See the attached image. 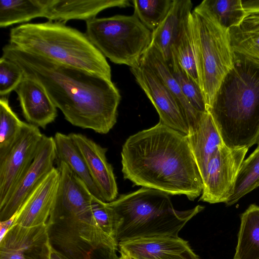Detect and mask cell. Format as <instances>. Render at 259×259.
<instances>
[{"mask_svg": "<svg viewBox=\"0 0 259 259\" xmlns=\"http://www.w3.org/2000/svg\"><path fill=\"white\" fill-rule=\"evenodd\" d=\"M259 186V145L244 160L240 167L232 195L225 204L230 206Z\"/></svg>", "mask_w": 259, "mask_h": 259, "instance_id": "83f0119b", "label": "cell"}, {"mask_svg": "<svg viewBox=\"0 0 259 259\" xmlns=\"http://www.w3.org/2000/svg\"><path fill=\"white\" fill-rule=\"evenodd\" d=\"M118 247L134 259H199L188 242L179 237L138 239L120 242Z\"/></svg>", "mask_w": 259, "mask_h": 259, "instance_id": "e0dca14e", "label": "cell"}, {"mask_svg": "<svg viewBox=\"0 0 259 259\" xmlns=\"http://www.w3.org/2000/svg\"><path fill=\"white\" fill-rule=\"evenodd\" d=\"M131 71L157 111L159 121L187 135L189 127L181 109L175 98L159 77L141 62L138 66L131 68Z\"/></svg>", "mask_w": 259, "mask_h": 259, "instance_id": "4fadbf2b", "label": "cell"}, {"mask_svg": "<svg viewBox=\"0 0 259 259\" xmlns=\"http://www.w3.org/2000/svg\"><path fill=\"white\" fill-rule=\"evenodd\" d=\"M24 74L15 63L2 56L0 59V96L7 97L19 85Z\"/></svg>", "mask_w": 259, "mask_h": 259, "instance_id": "d6a6232c", "label": "cell"}, {"mask_svg": "<svg viewBox=\"0 0 259 259\" xmlns=\"http://www.w3.org/2000/svg\"><path fill=\"white\" fill-rule=\"evenodd\" d=\"M207 111L226 146L259 145V60L235 53Z\"/></svg>", "mask_w": 259, "mask_h": 259, "instance_id": "3957f363", "label": "cell"}, {"mask_svg": "<svg viewBox=\"0 0 259 259\" xmlns=\"http://www.w3.org/2000/svg\"><path fill=\"white\" fill-rule=\"evenodd\" d=\"M2 50V57L43 87L73 125L106 134L116 123L121 96L112 80L9 44Z\"/></svg>", "mask_w": 259, "mask_h": 259, "instance_id": "6da1fadb", "label": "cell"}, {"mask_svg": "<svg viewBox=\"0 0 259 259\" xmlns=\"http://www.w3.org/2000/svg\"><path fill=\"white\" fill-rule=\"evenodd\" d=\"M69 135L82 154L103 201L110 202L115 200L118 188L113 168L106 158L107 149L81 134L71 133Z\"/></svg>", "mask_w": 259, "mask_h": 259, "instance_id": "9a60e30c", "label": "cell"}, {"mask_svg": "<svg viewBox=\"0 0 259 259\" xmlns=\"http://www.w3.org/2000/svg\"><path fill=\"white\" fill-rule=\"evenodd\" d=\"M200 4L227 30L238 25L247 16L242 0H204Z\"/></svg>", "mask_w": 259, "mask_h": 259, "instance_id": "f546056e", "label": "cell"}, {"mask_svg": "<svg viewBox=\"0 0 259 259\" xmlns=\"http://www.w3.org/2000/svg\"><path fill=\"white\" fill-rule=\"evenodd\" d=\"M59 184L49 223L54 220L73 219L94 222V195L84 182L64 162H58ZM47 225V226L48 225Z\"/></svg>", "mask_w": 259, "mask_h": 259, "instance_id": "8fae6325", "label": "cell"}, {"mask_svg": "<svg viewBox=\"0 0 259 259\" xmlns=\"http://www.w3.org/2000/svg\"><path fill=\"white\" fill-rule=\"evenodd\" d=\"M131 6L128 0H46L44 18L66 23L71 20L96 17L102 11L112 7Z\"/></svg>", "mask_w": 259, "mask_h": 259, "instance_id": "d6986e66", "label": "cell"}, {"mask_svg": "<svg viewBox=\"0 0 259 259\" xmlns=\"http://www.w3.org/2000/svg\"><path fill=\"white\" fill-rule=\"evenodd\" d=\"M191 19L199 85L207 111L223 79L233 66L235 52L228 30L200 4L192 11Z\"/></svg>", "mask_w": 259, "mask_h": 259, "instance_id": "8992f818", "label": "cell"}, {"mask_svg": "<svg viewBox=\"0 0 259 259\" xmlns=\"http://www.w3.org/2000/svg\"><path fill=\"white\" fill-rule=\"evenodd\" d=\"M48 227L13 225L0 241V259H50Z\"/></svg>", "mask_w": 259, "mask_h": 259, "instance_id": "5bb4252c", "label": "cell"}, {"mask_svg": "<svg viewBox=\"0 0 259 259\" xmlns=\"http://www.w3.org/2000/svg\"><path fill=\"white\" fill-rule=\"evenodd\" d=\"M60 174L54 167L27 198L17 213L13 225L34 227L48 224L59 184Z\"/></svg>", "mask_w": 259, "mask_h": 259, "instance_id": "2e32d148", "label": "cell"}, {"mask_svg": "<svg viewBox=\"0 0 259 259\" xmlns=\"http://www.w3.org/2000/svg\"><path fill=\"white\" fill-rule=\"evenodd\" d=\"M247 147H221L208 162L202 179L203 188L199 200L211 204L226 203L232 195Z\"/></svg>", "mask_w": 259, "mask_h": 259, "instance_id": "9c48e42d", "label": "cell"}, {"mask_svg": "<svg viewBox=\"0 0 259 259\" xmlns=\"http://www.w3.org/2000/svg\"><path fill=\"white\" fill-rule=\"evenodd\" d=\"M228 33L235 53L259 60V14L246 16Z\"/></svg>", "mask_w": 259, "mask_h": 259, "instance_id": "d4e9b609", "label": "cell"}, {"mask_svg": "<svg viewBox=\"0 0 259 259\" xmlns=\"http://www.w3.org/2000/svg\"><path fill=\"white\" fill-rule=\"evenodd\" d=\"M92 211L95 224L106 234L114 239L113 218L107 202L94 196Z\"/></svg>", "mask_w": 259, "mask_h": 259, "instance_id": "836d02e7", "label": "cell"}, {"mask_svg": "<svg viewBox=\"0 0 259 259\" xmlns=\"http://www.w3.org/2000/svg\"><path fill=\"white\" fill-rule=\"evenodd\" d=\"M186 137L203 179L210 159L224 145L208 111L203 113L197 123L189 129Z\"/></svg>", "mask_w": 259, "mask_h": 259, "instance_id": "ffe728a7", "label": "cell"}, {"mask_svg": "<svg viewBox=\"0 0 259 259\" xmlns=\"http://www.w3.org/2000/svg\"><path fill=\"white\" fill-rule=\"evenodd\" d=\"M85 22L88 39L115 64L138 66L151 42L152 31L134 14L95 17Z\"/></svg>", "mask_w": 259, "mask_h": 259, "instance_id": "52a82bcc", "label": "cell"}, {"mask_svg": "<svg viewBox=\"0 0 259 259\" xmlns=\"http://www.w3.org/2000/svg\"><path fill=\"white\" fill-rule=\"evenodd\" d=\"M48 227L51 246L65 259H118L115 240L92 223L60 219Z\"/></svg>", "mask_w": 259, "mask_h": 259, "instance_id": "ba28073f", "label": "cell"}, {"mask_svg": "<svg viewBox=\"0 0 259 259\" xmlns=\"http://www.w3.org/2000/svg\"><path fill=\"white\" fill-rule=\"evenodd\" d=\"M191 13L184 23L171 51L174 52L182 69L200 87L192 34Z\"/></svg>", "mask_w": 259, "mask_h": 259, "instance_id": "4316f807", "label": "cell"}, {"mask_svg": "<svg viewBox=\"0 0 259 259\" xmlns=\"http://www.w3.org/2000/svg\"><path fill=\"white\" fill-rule=\"evenodd\" d=\"M174 0H133L134 15L150 30L154 31L169 12Z\"/></svg>", "mask_w": 259, "mask_h": 259, "instance_id": "4dcf8cb0", "label": "cell"}, {"mask_svg": "<svg viewBox=\"0 0 259 259\" xmlns=\"http://www.w3.org/2000/svg\"><path fill=\"white\" fill-rule=\"evenodd\" d=\"M167 63L183 94L193 107L200 112L207 111L200 87L182 69L172 51H171L170 58Z\"/></svg>", "mask_w": 259, "mask_h": 259, "instance_id": "1f68e13d", "label": "cell"}, {"mask_svg": "<svg viewBox=\"0 0 259 259\" xmlns=\"http://www.w3.org/2000/svg\"><path fill=\"white\" fill-rule=\"evenodd\" d=\"M190 0H174L167 16L160 24L152 31L151 42L168 62L171 48L184 23L192 12Z\"/></svg>", "mask_w": 259, "mask_h": 259, "instance_id": "7402d4cb", "label": "cell"}, {"mask_svg": "<svg viewBox=\"0 0 259 259\" xmlns=\"http://www.w3.org/2000/svg\"><path fill=\"white\" fill-rule=\"evenodd\" d=\"M56 159L54 138L43 135L33 159L7 202L0 207V222L10 219L27 198L55 167Z\"/></svg>", "mask_w": 259, "mask_h": 259, "instance_id": "7c38bea8", "label": "cell"}, {"mask_svg": "<svg viewBox=\"0 0 259 259\" xmlns=\"http://www.w3.org/2000/svg\"><path fill=\"white\" fill-rule=\"evenodd\" d=\"M242 4L247 16L259 14V0H242Z\"/></svg>", "mask_w": 259, "mask_h": 259, "instance_id": "e575fe53", "label": "cell"}, {"mask_svg": "<svg viewBox=\"0 0 259 259\" xmlns=\"http://www.w3.org/2000/svg\"><path fill=\"white\" fill-rule=\"evenodd\" d=\"M53 138L56 159L58 162L66 163L84 182L91 193L103 201L101 194L90 174L83 155L69 134L57 132Z\"/></svg>", "mask_w": 259, "mask_h": 259, "instance_id": "603a6c76", "label": "cell"}, {"mask_svg": "<svg viewBox=\"0 0 259 259\" xmlns=\"http://www.w3.org/2000/svg\"><path fill=\"white\" fill-rule=\"evenodd\" d=\"M9 44L111 80L106 58L85 33L60 21L27 23L12 28Z\"/></svg>", "mask_w": 259, "mask_h": 259, "instance_id": "5b68a950", "label": "cell"}, {"mask_svg": "<svg viewBox=\"0 0 259 259\" xmlns=\"http://www.w3.org/2000/svg\"><path fill=\"white\" fill-rule=\"evenodd\" d=\"M43 135L38 127L24 122L18 139L0 160V207L8 200L33 162Z\"/></svg>", "mask_w": 259, "mask_h": 259, "instance_id": "30bf717a", "label": "cell"}, {"mask_svg": "<svg viewBox=\"0 0 259 259\" xmlns=\"http://www.w3.org/2000/svg\"><path fill=\"white\" fill-rule=\"evenodd\" d=\"M240 219L234 259H259V206L251 204Z\"/></svg>", "mask_w": 259, "mask_h": 259, "instance_id": "cb8c5ba5", "label": "cell"}, {"mask_svg": "<svg viewBox=\"0 0 259 259\" xmlns=\"http://www.w3.org/2000/svg\"><path fill=\"white\" fill-rule=\"evenodd\" d=\"M120 253V255L119 256L118 259H134L133 257L130 256L129 255L125 254L123 252H119Z\"/></svg>", "mask_w": 259, "mask_h": 259, "instance_id": "74e56055", "label": "cell"}, {"mask_svg": "<svg viewBox=\"0 0 259 259\" xmlns=\"http://www.w3.org/2000/svg\"><path fill=\"white\" fill-rule=\"evenodd\" d=\"M17 213L10 219L0 222V241L13 225L17 216Z\"/></svg>", "mask_w": 259, "mask_h": 259, "instance_id": "d590c367", "label": "cell"}, {"mask_svg": "<svg viewBox=\"0 0 259 259\" xmlns=\"http://www.w3.org/2000/svg\"><path fill=\"white\" fill-rule=\"evenodd\" d=\"M24 122L11 108L8 97L0 99V160L7 154L18 139Z\"/></svg>", "mask_w": 259, "mask_h": 259, "instance_id": "f1b7e54d", "label": "cell"}, {"mask_svg": "<svg viewBox=\"0 0 259 259\" xmlns=\"http://www.w3.org/2000/svg\"><path fill=\"white\" fill-rule=\"evenodd\" d=\"M124 180L194 201L203 184L186 135L161 121L130 136L121 152Z\"/></svg>", "mask_w": 259, "mask_h": 259, "instance_id": "7a4b0ae2", "label": "cell"}, {"mask_svg": "<svg viewBox=\"0 0 259 259\" xmlns=\"http://www.w3.org/2000/svg\"><path fill=\"white\" fill-rule=\"evenodd\" d=\"M52 247V246H51ZM50 259H65L59 252L55 250L52 247L50 253Z\"/></svg>", "mask_w": 259, "mask_h": 259, "instance_id": "8d00e7d4", "label": "cell"}, {"mask_svg": "<svg viewBox=\"0 0 259 259\" xmlns=\"http://www.w3.org/2000/svg\"><path fill=\"white\" fill-rule=\"evenodd\" d=\"M107 203L117 244L141 238L178 237L185 224L204 209L197 205L190 209L177 210L168 194L145 187L120 195Z\"/></svg>", "mask_w": 259, "mask_h": 259, "instance_id": "277c9868", "label": "cell"}, {"mask_svg": "<svg viewBox=\"0 0 259 259\" xmlns=\"http://www.w3.org/2000/svg\"><path fill=\"white\" fill-rule=\"evenodd\" d=\"M45 0H1L0 27L26 22L44 17Z\"/></svg>", "mask_w": 259, "mask_h": 259, "instance_id": "484cf974", "label": "cell"}, {"mask_svg": "<svg viewBox=\"0 0 259 259\" xmlns=\"http://www.w3.org/2000/svg\"><path fill=\"white\" fill-rule=\"evenodd\" d=\"M22 113L29 123L45 128L57 116V108L43 87L35 80L24 75L14 91Z\"/></svg>", "mask_w": 259, "mask_h": 259, "instance_id": "ac0fdd59", "label": "cell"}, {"mask_svg": "<svg viewBox=\"0 0 259 259\" xmlns=\"http://www.w3.org/2000/svg\"><path fill=\"white\" fill-rule=\"evenodd\" d=\"M140 62L150 68L161 80L175 98L188 125L189 130L200 120L203 112L195 110L183 94L173 76L167 62L152 45L142 56Z\"/></svg>", "mask_w": 259, "mask_h": 259, "instance_id": "44dd1931", "label": "cell"}]
</instances>
